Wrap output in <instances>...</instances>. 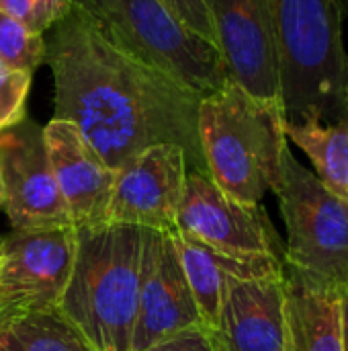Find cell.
Returning <instances> with one entry per match:
<instances>
[{"label": "cell", "instance_id": "cell-1", "mask_svg": "<svg viewBox=\"0 0 348 351\" xmlns=\"http://www.w3.org/2000/svg\"><path fill=\"white\" fill-rule=\"evenodd\" d=\"M45 64L53 117L74 123L107 167L117 171L150 146L174 144L191 171L207 175L197 130L205 95L123 47L84 0L53 25Z\"/></svg>", "mask_w": 348, "mask_h": 351}, {"label": "cell", "instance_id": "cell-2", "mask_svg": "<svg viewBox=\"0 0 348 351\" xmlns=\"http://www.w3.org/2000/svg\"><path fill=\"white\" fill-rule=\"evenodd\" d=\"M285 119H348V56L343 25L348 0H269Z\"/></svg>", "mask_w": 348, "mask_h": 351}, {"label": "cell", "instance_id": "cell-3", "mask_svg": "<svg viewBox=\"0 0 348 351\" xmlns=\"http://www.w3.org/2000/svg\"><path fill=\"white\" fill-rule=\"evenodd\" d=\"M76 237L59 308L98 351H131L148 228L107 222L76 228Z\"/></svg>", "mask_w": 348, "mask_h": 351}, {"label": "cell", "instance_id": "cell-4", "mask_svg": "<svg viewBox=\"0 0 348 351\" xmlns=\"http://www.w3.org/2000/svg\"><path fill=\"white\" fill-rule=\"evenodd\" d=\"M285 123L281 103L263 101L234 80L205 95L197 130L207 177L230 197L258 206L289 148Z\"/></svg>", "mask_w": 348, "mask_h": 351}, {"label": "cell", "instance_id": "cell-5", "mask_svg": "<svg viewBox=\"0 0 348 351\" xmlns=\"http://www.w3.org/2000/svg\"><path fill=\"white\" fill-rule=\"evenodd\" d=\"M285 224L283 265L314 288L348 292V204L328 191L291 148L273 187Z\"/></svg>", "mask_w": 348, "mask_h": 351}, {"label": "cell", "instance_id": "cell-6", "mask_svg": "<svg viewBox=\"0 0 348 351\" xmlns=\"http://www.w3.org/2000/svg\"><path fill=\"white\" fill-rule=\"evenodd\" d=\"M107 31L144 62L209 95L230 76L219 49L183 25L160 0H84Z\"/></svg>", "mask_w": 348, "mask_h": 351}, {"label": "cell", "instance_id": "cell-7", "mask_svg": "<svg viewBox=\"0 0 348 351\" xmlns=\"http://www.w3.org/2000/svg\"><path fill=\"white\" fill-rule=\"evenodd\" d=\"M176 232L228 257L283 261V243L265 208L230 197L203 173L187 175Z\"/></svg>", "mask_w": 348, "mask_h": 351}, {"label": "cell", "instance_id": "cell-8", "mask_svg": "<svg viewBox=\"0 0 348 351\" xmlns=\"http://www.w3.org/2000/svg\"><path fill=\"white\" fill-rule=\"evenodd\" d=\"M76 241L74 226L12 230L0 239V300L14 317L59 306Z\"/></svg>", "mask_w": 348, "mask_h": 351}, {"label": "cell", "instance_id": "cell-9", "mask_svg": "<svg viewBox=\"0 0 348 351\" xmlns=\"http://www.w3.org/2000/svg\"><path fill=\"white\" fill-rule=\"evenodd\" d=\"M0 179L12 230L72 226L45 148L43 128L25 117L0 130Z\"/></svg>", "mask_w": 348, "mask_h": 351}, {"label": "cell", "instance_id": "cell-10", "mask_svg": "<svg viewBox=\"0 0 348 351\" xmlns=\"http://www.w3.org/2000/svg\"><path fill=\"white\" fill-rule=\"evenodd\" d=\"M187 175V154L180 146L158 144L142 150L115 171L109 222L176 232Z\"/></svg>", "mask_w": 348, "mask_h": 351}, {"label": "cell", "instance_id": "cell-11", "mask_svg": "<svg viewBox=\"0 0 348 351\" xmlns=\"http://www.w3.org/2000/svg\"><path fill=\"white\" fill-rule=\"evenodd\" d=\"M230 80L281 103L279 56L269 0H203Z\"/></svg>", "mask_w": 348, "mask_h": 351}, {"label": "cell", "instance_id": "cell-12", "mask_svg": "<svg viewBox=\"0 0 348 351\" xmlns=\"http://www.w3.org/2000/svg\"><path fill=\"white\" fill-rule=\"evenodd\" d=\"M215 339L224 351H285V265L250 276L226 274Z\"/></svg>", "mask_w": 348, "mask_h": 351}, {"label": "cell", "instance_id": "cell-13", "mask_svg": "<svg viewBox=\"0 0 348 351\" xmlns=\"http://www.w3.org/2000/svg\"><path fill=\"white\" fill-rule=\"evenodd\" d=\"M203 325L170 234L148 228L146 263L139 288L131 351Z\"/></svg>", "mask_w": 348, "mask_h": 351}, {"label": "cell", "instance_id": "cell-14", "mask_svg": "<svg viewBox=\"0 0 348 351\" xmlns=\"http://www.w3.org/2000/svg\"><path fill=\"white\" fill-rule=\"evenodd\" d=\"M51 171L74 228L109 222L115 171L90 148L78 128L66 119L43 125Z\"/></svg>", "mask_w": 348, "mask_h": 351}, {"label": "cell", "instance_id": "cell-15", "mask_svg": "<svg viewBox=\"0 0 348 351\" xmlns=\"http://www.w3.org/2000/svg\"><path fill=\"white\" fill-rule=\"evenodd\" d=\"M287 348L285 351H345L343 294L314 288L285 269Z\"/></svg>", "mask_w": 348, "mask_h": 351}, {"label": "cell", "instance_id": "cell-16", "mask_svg": "<svg viewBox=\"0 0 348 351\" xmlns=\"http://www.w3.org/2000/svg\"><path fill=\"white\" fill-rule=\"evenodd\" d=\"M180 267L185 271L187 284L203 319V325L215 333L222 311L224 296V278L232 276H250L263 274L277 267H283L281 259H236L207 249L205 245L191 241L178 232L170 234Z\"/></svg>", "mask_w": 348, "mask_h": 351}, {"label": "cell", "instance_id": "cell-17", "mask_svg": "<svg viewBox=\"0 0 348 351\" xmlns=\"http://www.w3.org/2000/svg\"><path fill=\"white\" fill-rule=\"evenodd\" d=\"M285 136L312 162L322 185L348 204V119L285 123Z\"/></svg>", "mask_w": 348, "mask_h": 351}, {"label": "cell", "instance_id": "cell-18", "mask_svg": "<svg viewBox=\"0 0 348 351\" xmlns=\"http://www.w3.org/2000/svg\"><path fill=\"white\" fill-rule=\"evenodd\" d=\"M0 351H98L59 306L12 317L0 331Z\"/></svg>", "mask_w": 348, "mask_h": 351}, {"label": "cell", "instance_id": "cell-19", "mask_svg": "<svg viewBox=\"0 0 348 351\" xmlns=\"http://www.w3.org/2000/svg\"><path fill=\"white\" fill-rule=\"evenodd\" d=\"M45 49L43 35L0 12V60L33 74L45 62Z\"/></svg>", "mask_w": 348, "mask_h": 351}, {"label": "cell", "instance_id": "cell-20", "mask_svg": "<svg viewBox=\"0 0 348 351\" xmlns=\"http://www.w3.org/2000/svg\"><path fill=\"white\" fill-rule=\"evenodd\" d=\"M72 4L74 0H0V12L43 35L70 12Z\"/></svg>", "mask_w": 348, "mask_h": 351}, {"label": "cell", "instance_id": "cell-21", "mask_svg": "<svg viewBox=\"0 0 348 351\" xmlns=\"http://www.w3.org/2000/svg\"><path fill=\"white\" fill-rule=\"evenodd\" d=\"M33 74L0 60V130L27 117V97Z\"/></svg>", "mask_w": 348, "mask_h": 351}, {"label": "cell", "instance_id": "cell-22", "mask_svg": "<svg viewBox=\"0 0 348 351\" xmlns=\"http://www.w3.org/2000/svg\"><path fill=\"white\" fill-rule=\"evenodd\" d=\"M144 351H219L217 339L211 329L205 325L185 329L176 335H170Z\"/></svg>", "mask_w": 348, "mask_h": 351}, {"label": "cell", "instance_id": "cell-23", "mask_svg": "<svg viewBox=\"0 0 348 351\" xmlns=\"http://www.w3.org/2000/svg\"><path fill=\"white\" fill-rule=\"evenodd\" d=\"M183 25H187L193 33L201 35L203 39L211 41L215 45L213 39V29L209 23V14L205 8L203 0H160ZM217 47V45H215Z\"/></svg>", "mask_w": 348, "mask_h": 351}, {"label": "cell", "instance_id": "cell-24", "mask_svg": "<svg viewBox=\"0 0 348 351\" xmlns=\"http://www.w3.org/2000/svg\"><path fill=\"white\" fill-rule=\"evenodd\" d=\"M343 337H345V351H348V292L343 294Z\"/></svg>", "mask_w": 348, "mask_h": 351}, {"label": "cell", "instance_id": "cell-25", "mask_svg": "<svg viewBox=\"0 0 348 351\" xmlns=\"http://www.w3.org/2000/svg\"><path fill=\"white\" fill-rule=\"evenodd\" d=\"M12 317H14V315H12V313H10V311H8V308L2 304V300H0V331H2V327H4V325H6V323L12 319Z\"/></svg>", "mask_w": 348, "mask_h": 351}, {"label": "cell", "instance_id": "cell-26", "mask_svg": "<svg viewBox=\"0 0 348 351\" xmlns=\"http://www.w3.org/2000/svg\"><path fill=\"white\" fill-rule=\"evenodd\" d=\"M4 204V187H2V179H0V208Z\"/></svg>", "mask_w": 348, "mask_h": 351}, {"label": "cell", "instance_id": "cell-27", "mask_svg": "<svg viewBox=\"0 0 348 351\" xmlns=\"http://www.w3.org/2000/svg\"><path fill=\"white\" fill-rule=\"evenodd\" d=\"M347 105H348V82H347Z\"/></svg>", "mask_w": 348, "mask_h": 351}, {"label": "cell", "instance_id": "cell-28", "mask_svg": "<svg viewBox=\"0 0 348 351\" xmlns=\"http://www.w3.org/2000/svg\"><path fill=\"white\" fill-rule=\"evenodd\" d=\"M217 350H219V351H224V350H222V348H219V343H217Z\"/></svg>", "mask_w": 348, "mask_h": 351}]
</instances>
